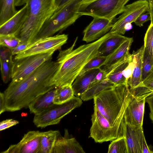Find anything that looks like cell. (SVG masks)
I'll use <instances>...</instances> for the list:
<instances>
[{"label":"cell","instance_id":"obj_1","mask_svg":"<svg viewBox=\"0 0 153 153\" xmlns=\"http://www.w3.org/2000/svg\"><path fill=\"white\" fill-rule=\"evenodd\" d=\"M52 58L19 81H11L4 92L6 111H14L28 107L39 96L56 88L51 80L58 66Z\"/></svg>","mask_w":153,"mask_h":153},{"label":"cell","instance_id":"obj_2","mask_svg":"<svg viewBox=\"0 0 153 153\" xmlns=\"http://www.w3.org/2000/svg\"><path fill=\"white\" fill-rule=\"evenodd\" d=\"M110 34L108 32L96 41L74 49L77 37L72 46L61 51L57 57L58 66L52 79V85L56 88L72 85L85 65L94 57L98 56L100 46Z\"/></svg>","mask_w":153,"mask_h":153},{"label":"cell","instance_id":"obj_3","mask_svg":"<svg viewBox=\"0 0 153 153\" xmlns=\"http://www.w3.org/2000/svg\"><path fill=\"white\" fill-rule=\"evenodd\" d=\"M134 97L127 84L116 85L94 97V107L124 134V113Z\"/></svg>","mask_w":153,"mask_h":153},{"label":"cell","instance_id":"obj_4","mask_svg":"<svg viewBox=\"0 0 153 153\" xmlns=\"http://www.w3.org/2000/svg\"><path fill=\"white\" fill-rule=\"evenodd\" d=\"M27 18L19 34L22 43L32 42L45 22L56 11L55 0H29Z\"/></svg>","mask_w":153,"mask_h":153},{"label":"cell","instance_id":"obj_5","mask_svg":"<svg viewBox=\"0 0 153 153\" xmlns=\"http://www.w3.org/2000/svg\"><path fill=\"white\" fill-rule=\"evenodd\" d=\"M82 0H71L45 22L33 41L51 36L74 23L81 16L78 13Z\"/></svg>","mask_w":153,"mask_h":153},{"label":"cell","instance_id":"obj_6","mask_svg":"<svg viewBox=\"0 0 153 153\" xmlns=\"http://www.w3.org/2000/svg\"><path fill=\"white\" fill-rule=\"evenodd\" d=\"M129 0H95L81 4L78 13L81 16L104 18L113 21L124 11Z\"/></svg>","mask_w":153,"mask_h":153},{"label":"cell","instance_id":"obj_7","mask_svg":"<svg viewBox=\"0 0 153 153\" xmlns=\"http://www.w3.org/2000/svg\"><path fill=\"white\" fill-rule=\"evenodd\" d=\"M82 100L74 96L69 101L61 104H54L42 112L35 114L33 123L38 128L58 124L65 115L82 103Z\"/></svg>","mask_w":153,"mask_h":153},{"label":"cell","instance_id":"obj_8","mask_svg":"<svg viewBox=\"0 0 153 153\" xmlns=\"http://www.w3.org/2000/svg\"><path fill=\"white\" fill-rule=\"evenodd\" d=\"M91 120L92 126L89 137L96 143L111 141L125 136L124 133L117 127L112 126L108 120L94 107Z\"/></svg>","mask_w":153,"mask_h":153},{"label":"cell","instance_id":"obj_9","mask_svg":"<svg viewBox=\"0 0 153 153\" xmlns=\"http://www.w3.org/2000/svg\"><path fill=\"white\" fill-rule=\"evenodd\" d=\"M56 51L53 50L47 53L15 60L12 68L11 81L18 82L25 78L43 63L52 58Z\"/></svg>","mask_w":153,"mask_h":153},{"label":"cell","instance_id":"obj_10","mask_svg":"<svg viewBox=\"0 0 153 153\" xmlns=\"http://www.w3.org/2000/svg\"><path fill=\"white\" fill-rule=\"evenodd\" d=\"M147 0H139L125 6L121 14L116 19L109 31L111 33L123 35L126 31V25L134 22L143 13L148 11Z\"/></svg>","mask_w":153,"mask_h":153},{"label":"cell","instance_id":"obj_11","mask_svg":"<svg viewBox=\"0 0 153 153\" xmlns=\"http://www.w3.org/2000/svg\"><path fill=\"white\" fill-rule=\"evenodd\" d=\"M68 39V35L64 34L41 39L30 45L25 50L15 55L14 60L29 56L45 53L52 50L61 48Z\"/></svg>","mask_w":153,"mask_h":153},{"label":"cell","instance_id":"obj_12","mask_svg":"<svg viewBox=\"0 0 153 153\" xmlns=\"http://www.w3.org/2000/svg\"><path fill=\"white\" fill-rule=\"evenodd\" d=\"M149 94L135 96L127 107L124 119L127 124L133 127L143 126L146 98Z\"/></svg>","mask_w":153,"mask_h":153},{"label":"cell","instance_id":"obj_13","mask_svg":"<svg viewBox=\"0 0 153 153\" xmlns=\"http://www.w3.org/2000/svg\"><path fill=\"white\" fill-rule=\"evenodd\" d=\"M83 31L82 40L88 43L98 39L109 31L113 22L104 18L94 17Z\"/></svg>","mask_w":153,"mask_h":153},{"label":"cell","instance_id":"obj_14","mask_svg":"<svg viewBox=\"0 0 153 153\" xmlns=\"http://www.w3.org/2000/svg\"><path fill=\"white\" fill-rule=\"evenodd\" d=\"M29 9L26 3L12 17L0 25V35H19L28 16Z\"/></svg>","mask_w":153,"mask_h":153},{"label":"cell","instance_id":"obj_15","mask_svg":"<svg viewBox=\"0 0 153 153\" xmlns=\"http://www.w3.org/2000/svg\"><path fill=\"white\" fill-rule=\"evenodd\" d=\"M124 135L128 153H142V143L144 135L143 126H131L125 123Z\"/></svg>","mask_w":153,"mask_h":153},{"label":"cell","instance_id":"obj_16","mask_svg":"<svg viewBox=\"0 0 153 153\" xmlns=\"http://www.w3.org/2000/svg\"><path fill=\"white\" fill-rule=\"evenodd\" d=\"M43 132L33 131L24 135L17 144L20 153H41Z\"/></svg>","mask_w":153,"mask_h":153},{"label":"cell","instance_id":"obj_17","mask_svg":"<svg viewBox=\"0 0 153 153\" xmlns=\"http://www.w3.org/2000/svg\"><path fill=\"white\" fill-rule=\"evenodd\" d=\"M133 42L132 38L128 37L112 53L107 56L104 70L107 71L130 54L129 51Z\"/></svg>","mask_w":153,"mask_h":153},{"label":"cell","instance_id":"obj_18","mask_svg":"<svg viewBox=\"0 0 153 153\" xmlns=\"http://www.w3.org/2000/svg\"><path fill=\"white\" fill-rule=\"evenodd\" d=\"M65 130L64 137L61 135L58 138L54 145L53 153H85L82 147L74 138H69Z\"/></svg>","mask_w":153,"mask_h":153},{"label":"cell","instance_id":"obj_19","mask_svg":"<svg viewBox=\"0 0 153 153\" xmlns=\"http://www.w3.org/2000/svg\"><path fill=\"white\" fill-rule=\"evenodd\" d=\"M100 69L89 70L78 75L72 85L74 96L80 97L88 88Z\"/></svg>","mask_w":153,"mask_h":153},{"label":"cell","instance_id":"obj_20","mask_svg":"<svg viewBox=\"0 0 153 153\" xmlns=\"http://www.w3.org/2000/svg\"><path fill=\"white\" fill-rule=\"evenodd\" d=\"M145 48L144 45L132 54L134 66L132 76L127 83L130 89L136 88L142 82V63Z\"/></svg>","mask_w":153,"mask_h":153},{"label":"cell","instance_id":"obj_21","mask_svg":"<svg viewBox=\"0 0 153 153\" xmlns=\"http://www.w3.org/2000/svg\"><path fill=\"white\" fill-rule=\"evenodd\" d=\"M56 88L39 96L31 102L28 106L30 112L39 114L53 105Z\"/></svg>","mask_w":153,"mask_h":153},{"label":"cell","instance_id":"obj_22","mask_svg":"<svg viewBox=\"0 0 153 153\" xmlns=\"http://www.w3.org/2000/svg\"><path fill=\"white\" fill-rule=\"evenodd\" d=\"M132 58V54H129L124 59L106 71V78L115 85L127 84L126 79L123 75V72Z\"/></svg>","mask_w":153,"mask_h":153},{"label":"cell","instance_id":"obj_23","mask_svg":"<svg viewBox=\"0 0 153 153\" xmlns=\"http://www.w3.org/2000/svg\"><path fill=\"white\" fill-rule=\"evenodd\" d=\"M110 33L100 46L98 51V56L108 55L128 38L119 34Z\"/></svg>","mask_w":153,"mask_h":153},{"label":"cell","instance_id":"obj_24","mask_svg":"<svg viewBox=\"0 0 153 153\" xmlns=\"http://www.w3.org/2000/svg\"><path fill=\"white\" fill-rule=\"evenodd\" d=\"M115 85L106 78L100 82L91 83L88 89L81 95L80 98L84 101L90 100L102 91Z\"/></svg>","mask_w":153,"mask_h":153},{"label":"cell","instance_id":"obj_25","mask_svg":"<svg viewBox=\"0 0 153 153\" xmlns=\"http://www.w3.org/2000/svg\"><path fill=\"white\" fill-rule=\"evenodd\" d=\"M60 135L58 130L43 132L41 153H53L56 141Z\"/></svg>","mask_w":153,"mask_h":153},{"label":"cell","instance_id":"obj_26","mask_svg":"<svg viewBox=\"0 0 153 153\" xmlns=\"http://www.w3.org/2000/svg\"><path fill=\"white\" fill-rule=\"evenodd\" d=\"M15 7V0H0V25L17 13Z\"/></svg>","mask_w":153,"mask_h":153},{"label":"cell","instance_id":"obj_27","mask_svg":"<svg viewBox=\"0 0 153 153\" xmlns=\"http://www.w3.org/2000/svg\"><path fill=\"white\" fill-rule=\"evenodd\" d=\"M74 96L72 85H62L56 88L53 102L54 104H62L69 101Z\"/></svg>","mask_w":153,"mask_h":153},{"label":"cell","instance_id":"obj_28","mask_svg":"<svg viewBox=\"0 0 153 153\" xmlns=\"http://www.w3.org/2000/svg\"><path fill=\"white\" fill-rule=\"evenodd\" d=\"M131 90L135 96L144 94H153V68L136 88Z\"/></svg>","mask_w":153,"mask_h":153},{"label":"cell","instance_id":"obj_29","mask_svg":"<svg viewBox=\"0 0 153 153\" xmlns=\"http://www.w3.org/2000/svg\"><path fill=\"white\" fill-rule=\"evenodd\" d=\"M108 153H128L125 136L118 137L112 140L109 146Z\"/></svg>","mask_w":153,"mask_h":153},{"label":"cell","instance_id":"obj_30","mask_svg":"<svg viewBox=\"0 0 153 153\" xmlns=\"http://www.w3.org/2000/svg\"><path fill=\"white\" fill-rule=\"evenodd\" d=\"M22 42L19 37L13 34L0 35V45L11 49L16 48Z\"/></svg>","mask_w":153,"mask_h":153},{"label":"cell","instance_id":"obj_31","mask_svg":"<svg viewBox=\"0 0 153 153\" xmlns=\"http://www.w3.org/2000/svg\"><path fill=\"white\" fill-rule=\"evenodd\" d=\"M107 57V56H97L94 57L85 65L79 74L89 70L100 68L104 65Z\"/></svg>","mask_w":153,"mask_h":153},{"label":"cell","instance_id":"obj_32","mask_svg":"<svg viewBox=\"0 0 153 153\" xmlns=\"http://www.w3.org/2000/svg\"><path fill=\"white\" fill-rule=\"evenodd\" d=\"M153 68V58L145 49L142 63V81L146 77Z\"/></svg>","mask_w":153,"mask_h":153},{"label":"cell","instance_id":"obj_33","mask_svg":"<svg viewBox=\"0 0 153 153\" xmlns=\"http://www.w3.org/2000/svg\"><path fill=\"white\" fill-rule=\"evenodd\" d=\"M2 79L4 83L9 82L11 79L13 62L0 60Z\"/></svg>","mask_w":153,"mask_h":153},{"label":"cell","instance_id":"obj_34","mask_svg":"<svg viewBox=\"0 0 153 153\" xmlns=\"http://www.w3.org/2000/svg\"><path fill=\"white\" fill-rule=\"evenodd\" d=\"M144 45L153 58V25L151 23L145 34Z\"/></svg>","mask_w":153,"mask_h":153},{"label":"cell","instance_id":"obj_35","mask_svg":"<svg viewBox=\"0 0 153 153\" xmlns=\"http://www.w3.org/2000/svg\"><path fill=\"white\" fill-rule=\"evenodd\" d=\"M11 49L0 46V60L13 62Z\"/></svg>","mask_w":153,"mask_h":153},{"label":"cell","instance_id":"obj_36","mask_svg":"<svg viewBox=\"0 0 153 153\" xmlns=\"http://www.w3.org/2000/svg\"><path fill=\"white\" fill-rule=\"evenodd\" d=\"M134 66V62L132 56V59L123 72V75L126 79L127 82L130 79L132 76Z\"/></svg>","mask_w":153,"mask_h":153},{"label":"cell","instance_id":"obj_37","mask_svg":"<svg viewBox=\"0 0 153 153\" xmlns=\"http://www.w3.org/2000/svg\"><path fill=\"white\" fill-rule=\"evenodd\" d=\"M150 20V15L149 12L147 11L140 15L134 22L136 25L141 27L143 26L144 23Z\"/></svg>","mask_w":153,"mask_h":153},{"label":"cell","instance_id":"obj_38","mask_svg":"<svg viewBox=\"0 0 153 153\" xmlns=\"http://www.w3.org/2000/svg\"><path fill=\"white\" fill-rule=\"evenodd\" d=\"M19 122L17 120L13 119H7L0 122V131L6 129L12 126H15Z\"/></svg>","mask_w":153,"mask_h":153},{"label":"cell","instance_id":"obj_39","mask_svg":"<svg viewBox=\"0 0 153 153\" xmlns=\"http://www.w3.org/2000/svg\"><path fill=\"white\" fill-rule=\"evenodd\" d=\"M31 43V42H25L20 44L15 48L11 49L12 55H16L21 52L28 47Z\"/></svg>","mask_w":153,"mask_h":153},{"label":"cell","instance_id":"obj_40","mask_svg":"<svg viewBox=\"0 0 153 153\" xmlns=\"http://www.w3.org/2000/svg\"><path fill=\"white\" fill-rule=\"evenodd\" d=\"M107 73L105 70L101 69L95 76L91 83L100 82L106 78Z\"/></svg>","mask_w":153,"mask_h":153},{"label":"cell","instance_id":"obj_41","mask_svg":"<svg viewBox=\"0 0 153 153\" xmlns=\"http://www.w3.org/2000/svg\"><path fill=\"white\" fill-rule=\"evenodd\" d=\"M146 102L149 105L150 111L149 117L153 122V94L146 97Z\"/></svg>","mask_w":153,"mask_h":153},{"label":"cell","instance_id":"obj_42","mask_svg":"<svg viewBox=\"0 0 153 153\" xmlns=\"http://www.w3.org/2000/svg\"><path fill=\"white\" fill-rule=\"evenodd\" d=\"M6 111L5 100L4 93H0V114Z\"/></svg>","mask_w":153,"mask_h":153},{"label":"cell","instance_id":"obj_43","mask_svg":"<svg viewBox=\"0 0 153 153\" xmlns=\"http://www.w3.org/2000/svg\"><path fill=\"white\" fill-rule=\"evenodd\" d=\"M2 153H20V150L17 144L10 146L6 150L1 152Z\"/></svg>","mask_w":153,"mask_h":153},{"label":"cell","instance_id":"obj_44","mask_svg":"<svg viewBox=\"0 0 153 153\" xmlns=\"http://www.w3.org/2000/svg\"><path fill=\"white\" fill-rule=\"evenodd\" d=\"M142 153H152L153 151L151 150L147 145L144 135L142 143Z\"/></svg>","mask_w":153,"mask_h":153},{"label":"cell","instance_id":"obj_45","mask_svg":"<svg viewBox=\"0 0 153 153\" xmlns=\"http://www.w3.org/2000/svg\"><path fill=\"white\" fill-rule=\"evenodd\" d=\"M71 0H55V4L56 8V11L60 9Z\"/></svg>","mask_w":153,"mask_h":153},{"label":"cell","instance_id":"obj_46","mask_svg":"<svg viewBox=\"0 0 153 153\" xmlns=\"http://www.w3.org/2000/svg\"><path fill=\"white\" fill-rule=\"evenodd\" d=\"M148 1L149 3L148 11L149 12L151 16V24L153 25V5L150 2Z\"/></svg>","mask_w":153,"mask_h":153},{"label":"cell","instance_id":"obj_47","mask_svg":"<svg viewBox=\"0 0 153 153\" xmlns=\"http://www.w3.org/2000/svg\"><path fill=\"white\" fill-rule=\"evenodd\" d=\"M29 0H15V6H19L25 4Z\"/></svg>","mask_w":153,"mask_h":153},{"label":"cell","instance_id":"obj_48","mask_svg":"<svg viewBox=\"0 0 153 153\" xmlns=\"http://www.w3.org/2000/svg\"><path fill=\"white\" fill-rule=\"evenodd\" d=\"M94 0H85L84 1H83L82 2L81 4L89 2Z\"/></svg>","mask_w":153,"mask_h":153},{"label":"cell","instance_id":"obj_49","mask_svg":"<svg viewBox=\"0 0 153 153\" xmlns=\"http://www.w3.org/2000/svg\"><path fill=\"white\" fill-rule=\"evenodd\" d=\"M148 1L150 2L153 5V0H147Z\"/></svg>","mask_w":153,"mask_h":153}]
</instances>
